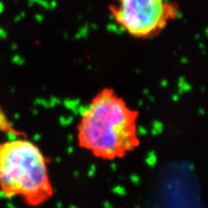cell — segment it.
Wrapping results in <instances>:
<instances>
[{
    "label": "cell",
    "mask_w": 208,
    "mask_h": 208,
    "mask_svg": "<svg viewBox=\"0 0 208 208\" xmlns=\"http://www.w3.org/2000/svg\"><path fill=\"white\" fill-rule=\"evenodd\" d=\"M109 9L117 25L140 39L159 35L179 14L172 0H112Z\"/></svg>",
    "instance_id": "obj_3"
},
{
    "label": "cell",
    "mask_w": 208,
    "mask_h": 208,
    "mask_svg": "<svg viewBox=\"0 0 208 208\" xmlns=\"http://www.w3.org/2000/svg\"><path fill=\"white\" fill-rule=\"evenodd\" d=\"M140 112L112 88L99 90L82 111L76 126L78 147L95 158L123 159L140 145Z\"/></svg>",
    "instance_id": "obj_1"
},
{
    "label": "cell",
    "mask_w": 208,
    "mask_h": 208,
    "mask_svg": "<svg viewBox=\"0 0 208 208\" xmlns=\"http://www.w3.org/2000/svg\"><path fill=\"white\" fill-rule=\"evenodd\" d=\"M0 191L6 198H20L33 207L43 205L54 195L49 159L22 135L0 141Z\"/></svg>",
    "instance_id": "obj_2"
}]
</instances>
